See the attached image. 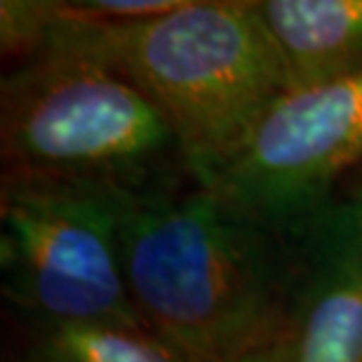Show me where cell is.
I'll list each match as a JSON object with an SVG mask.
<instances>
[{"label":"cell","mask_w":362,"mask_h":362,"mask_svg":"<svg viewBox=\"0 0 362 362\" xmlns=\"http://www.w3.org/2000/svg\"><path fill=\"white\" fill-rule=\"evenodd\" d=\"M240 362H362V207L332 200L299 228L278 317Z\"/></svg>","instance_id":"6"},{"label":"cell","mask_w":362,"mask_h":362,"mask_svg":"<svg viewBox=\"0 0 362 362\" xmlns=\"http://www.w3.org/2000/svg\"><path fill=\"white\" fill-rule=\"evenodd\" d=\"M127 292L144 327L188 362H240L280 313L299 226H278L209 186L115 193Z\"/></svg>","instance_id":"1"},{"label":"cell","mask_w":362,"mask_h":362,"mask_svg":"<svg viewBox=\"0 0 362 362\" xmlns=\"http://www.w3.org/2000/svg\"><path fill=\"white\" fill-rule=\"evenodd\" d=\"M351 200H356L358 205L362 207V179L356 184V188H353V193H351Z\"/></svg>","instance_id":"9"},{"label":"cell","mask_w":362,"mask_h":362,"mask_svg":"<svg viewBox=\"0 0 362 362\" xmlns=\"http://www.w3.org/2000/svg\"><path fill=\"white\" fill-rule=\"evenodd\" d=\"M362 165V71L285 92L209 188L278 226H299Z\"/></svg>","instance_id":"5"},{"label":"cell","mask_w":362,"mask_h":362,"mask_svg":"<svg viewBox=\"0 0 362 362\" xmlns=\"http://www.w3.org/2000/svg\"><path fill=\"white\" fill-rule=\"evenodd\" d=\"M33 5V54L90 57L141 90L168 118L200 186L212 184L287 92L257 0H186L136 21H83L66 17L54 0Z\"/></svg>","instance_id":"2"},{"label":"cell","mask_w":362,"mask_h":362,"mask_svg":"<svg viewBox=\"0 0 362 362\" xmlns=\"http://www.w3.org/2000/svg\"><path fill=\"white\" fill-rule=\"evenodd\" d=\"M0 280L21 322L141 325L127 292L115 193L3 175Z\"/></svg>","instance_id":"4"},{"label":"cell","mask_w":362,"mask_h":362,"mask_svg":"<svg viewBox=\"0 0 362 362\" xmlns=\"http://www.w3.org/2000/svg\"><path fill=\"white\" fill-rule=\"evenodd\" d=\"M3 175L59 179L111 193L193 181L168 118L113 69L42 49L0 88Z\"/></svg>","instance_id":"3"},{"label":"cell","mask_w":362,"mask_h":362,"mask_svg":"<svg viewBox=\"0 0 362 362\" xmlns=\"http://www.w3.org/2000/svg\"><path fill=\"white\" fill-rule=\"evenodd\" d=\"M287 92L362 71V0H257Z\"/></svg>","instance_id":"7"},{"label":"cell","mask_w":362,"mask_h":362,"mask_svg":"<svg viewBox=\"0 0 362 362\" xmlns=\"http://www.w3.org/2000/svg\"><path fill=\"white\" fill-rule=\"evenodd\" d=\"M12 362H188L141 325L21 322Z\"/></svg>","instance_id":"8"}]
</instances>
